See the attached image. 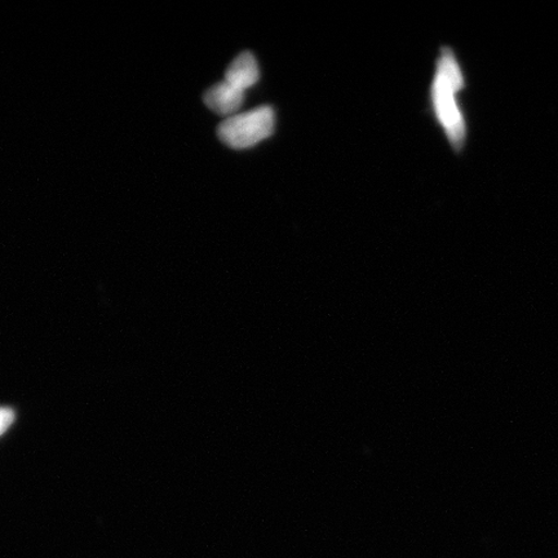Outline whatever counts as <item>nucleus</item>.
I'll use <instances>...</instances> for the list:
<instances>
[{
	"instance_id": "nucleus-1",
	"label": "nucleus",
	"mask_w": 558,
	"mask_h": 558,
	"mask_svg": "<svg viewBox=\"0 0 558 558\" xmlns=\"http://www.w3.org/2000/svg\"><path fill=\"white\" fill-rule=\"evenodd\" d=\"M464 87V75L456 53L448 47L442 48L432 83L430 100L437 121L456 151L463 149L466 138V124L458 101V95Z\"/></svg>"
},
{
	"instance_id": "nucleus-3",
	"label": "nucleus",
	"mask_w": 558,
	"mask_h": 558,
	"mask_svg": "<svg viewBox=\"0 0 558 558\" xmlns=\"http://www.w3.org/2000/svg\"><path fill=\"white\" fill-rule=\"evenodd\" d=\"M244 101L243 90L229 85L227 81L218 83L207 89L205 104L209 109L220 116L232 117L240 110Z\"/></svg>"
},
{
	"instance_id": "nucleus-4",
	"label": "nucleus",
	"mask_w": 558,
	"mask_h": 558,
	"mask_svg": "<svg viewBox=\"0 0 558 558\" xmlns=\"http://www.w3.org/2000/svg\"><path fill=\"white\" fill-rule=\"evenodd\" d=\"M260 80V69L257 65L255 56L248 51L236 56L229 65L226 80L229 85L246 93V89L256 85Z\"/></svg>"
},
{
	"instance_id": "nucleus-2",
	"label": "nucleus",
	"mask_w": 558,
	"mask_h": 558,
	"mask_svg": "<svg viewBox=\"0 0 558 558\" xmlns=\"http://www.w3.org/2000/svg\"><path fill=\"white\" fill-rule=\"evenodd\" d=\"M276 116L270 107L256 108L247 113L229 117L220 124L218 135L233 149H247L274 134Z\"/></svg>"
},
{
	"instance_id": "nucleus-5",
	"label": "nucleus",
	"mask_w": 558,
	"mask_h": 558,
	"mask_svg": "<svg viewBox=\"0 0 558 558\" xmlns=\"http://www.w3.org/2000/svg\"><path fill=\"white\" fill-rule=\"evenodd\" d=\"M15 422V413L9 408H0V436H3Z\"/></svg>"
}]
</instances>
